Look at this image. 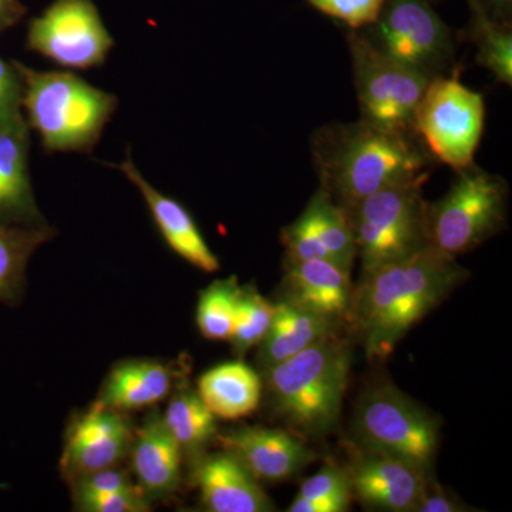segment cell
Listing matches in <instances>:
<instances>
[{"instance_id":"cell-1","label":"cell","mask_w":512,"mask_h":512,"mask_svg":"<svg viewBox=\"0 0 512 512\" xmlns=\"http://www.w3.org/2000/svg\"><path fill=\"white\" fill-rule=\"evenodd\" d=\"M456 256L430 247L363 272L355 291L350 323L362 338L369 359H386L397 343L466 279Z\"/></svg>"},{"instance_id":"cell-2","label":"cell","mask_w":512,"mask_h":512,"mask_svg":"<svg viewBox=\"0 0 512 512\" xmlns=\"http://www.w3.org/2000/svg\"><path fill=\"white\" fill-rule=\"evenodd\" d=\"M412 136L360 120L326 127L313 141L322 190L342 207L396 185L426 183L429 154Z\"/></svg>"},{"instance_id":"cell-3","label":"cell","mask_w":512,"mask_h":512,"mask_svg":"<svg viewBox=\"0 0 512 512\" xmlns=\"http://www.w3.org/2000/svg\"><path fill=\"white\" fill-rule=\"evenodd\" d=\"M15 67L23 84L22 106L46 150H90L117 109L116 96L73 73Z\"/></svg>"},{"instance_id":"cell-4","label":"cell","mask_w":512,"mask_h":512,"mask_svg":"<svg viewBox=\"0 0 512 512\" xmlns=\"http://www.w3.org/2000/svg\"><path fill=\"white\" fill-rule=\"evenodd\" d=\"M265 372L275 409L296 429L323 433L336 423L348 389L350 353L333 333Z\"/></svg>"},{"instance_id":"cell-5","label":"cell","mask_w":512,"mask_h":512,"mask_svg":"<svg viewBox=\"0 0 512 512\" xmlns=\"http://www.w3.org/2000/svg\"><path fill=\"white\" fill-rule=\"evenodd\" d=\"M424 183L377 191L345 208L363 272L409 258L430 247Z\"/></svg>"},{"instance_id":"cell-6","label":"cell","mask_w":512,"mask_h":512,"mask_svg":"<svg viewBox=\"0 0 512 512\" xmlns=\"http://www.w3.org/2000/svg\"><path fill=\"white\" fill-rule=\"evenodd\" d=\"M346 37L360 120L389 133L416 137L414 116L429 77L384 55L359 30H350Z\"/></svg>"},{"instance_id":"cell-7","label":"cell","mask_w":512,"mask_h":512,"mask_svg":"<svg viewBox=\"0 0 512 512\" xmlns=\"http://www.w3.org/2000/svg\"><path fill=\"white\" fill-rule=\"evenodd\" d=\"M456 173L447 194L429 205L431 245L451 256L464 254L495 234L507 211L503 178L474 164Z\"/></svg>"},{"instance_id":"cell-8","label":"cell","mask_w":512,"mask_h":512,"mask_svg":"<svg viewBox=\"0 0 512 512\" xmlns=\"http://www.w3.org/2000/svg\"><path fill=\"white\" fill-rule=\"evenodd\" d=\"M484 124V97L464 86L454 73L430 80L417 106L414 133L430 156L460 171L474 164Z\"/></svg>"},{"instance_id":"cell-9","label":"cell","mask_w":512,"mask_h":512,"mask_svg":"<svg viewBox=\"0 0 512 512\" xmlns=\"http://www.w3.org/2000/svg\"><path fill=\"white\" fill-rule=\"evenodd\" d=\"M359 32L384 55L430 80L453 69L454 35L430 0H386L376 22Z\"/></svg>"},{"instance_id":"cell-10","label":"cell","mask_w":512,"mask_h":512,"mask_svg":"<svg viewBox=\"0 0 512 512\" xmlns=\"http://www.w3.org/2000/svg\"><path fill=\"white\" fill-rule=\"evenodd\" d=\"M355 429L363 448L429 473L439 446V424L396 387H379L363 397Z\"/></svg>"},{"instance_id":"cell-11","label":"cell","mask_w":512,"mask_h":512,"mask_svg":"<svg viewBox=\"0 0 512 512\" xmlns=\"http://www.w3.org/2000/svg\"><path fill=\"white\" fill-rule=\"evenodd\" d=\"M30 49L70 69H89L107 59L113 37L92 0H55L29 25Z\"/></svg>"},{"instance_id":"cell-12","label":"cell","mask_w":512,"mask_h":512,"mask_svg":"<svg viewBox=\"0 0 512 512\" xmlns=\"http://www.w3.org/2000/svg\"><path fill=\"white\" fill-rule=\"evenodd\" d=\"M134 429L123 412L99 402L77 417L67 433L60 467L76 480L104 468L116 467L130 453Z\"/></svg>"},{"instance_id":"cell-13","label":"cell","mask_w":512,"mask_h":512,"mask_svg":"<svg viewBox=\"0 0 512 512\" xmlns=\"http://www.w3.org/2000/svg\"><path fill=\"white\" fill-rule=\"evenodd\" d=\"M352 493L369 508L390 512H417L427 494V474L419 468L363 448L349 468Z\"/></svg>"},{"instance_id":"cell-14","label":"cell","mask_w":512,"mask_h":512,"mask_svg":"<svg viewBox=\"0 0 512 512\" xmlns=\"http://www.w3.org/2000/svg\"><path fill=\"white\" fill-rule=\"evenodd\" d=\"M217 440L259 483L288 480L315 458L311 448L284 430L242 426L217 434Z\"/></svg>"},{"instance_id":"cell-15","label":"cell","mask_w":512,"mask_h":512,"mask_svg":"<svg viewBox=\"0 0 512 512\" xmlns=\"http://www.w3.org/2000/svg\"><path fill=\"white\" fill-rule=\"evenodd\" d=\"M111 167L119 170L143 195L165 242L170 245L175 254L207 274L220 269V261L208 247L207 241L202 237L200 228L195 224L187 208L148 183L147 178L134 164L131 153H127L123 161Z\"/></svg>"},{"instance_id":"cell-16","label":"cell","mask_w":512,"mask_h":512,"mask_svg":"<svg viewBox=\"0 0 512 512\" xmlns=\"http://www.w3.org/2000/svg\"><path fill=\"white\" fill-rule=\"evenodd\" d=\"M0 225H43L29 175V133L22 114L0 120Z\"/></svg>"},{"instance_id":"cell-17","label":"cell","mask_w":512,"mask_h":512,"mask_svg":"<svg viewBox=\"0 0 512 512\" xmlns=\"http://www.w3.org/2000/svg\"><path fill=\"white\" fill-rule=\"evenodd\" d=\"M200 490L205 510L211 512H271L275 505L269 500L261 483L241 463L222 453L201 457L192 471Z\"/></svg>"},{"instance_id":"cell-18","label":"cell","mask_w":512,"mask_h":512,"mask_svg":"<svg viewBox=\"0 0 512 512\" xmlns=\"http://www.w3.org/2000/svg\"><path fill=\"white\" fill-rule=\"evenodd\" d=\"M285 281L289 291L286 301L333 322L350 320L355 289L348 269L328 259H288Z\"/></svg>"},{"instance_id":"cell-19","label":"cell","mask_w":512,"mask_h":512,"mask_svg":"<svg viewBox=\"0 0 512 512\" xmlns=\"http://www.w3.org/2000/svg\"><path fill=\"white\" fill-rule=\"evenodd\" d=\"M130 454L137 484L148 498L167 497L180 487L183 450L157 413L134 430Z\"/></svg>"},{"instance_id":"cell-20","label":"cell","mask_w":512,"mask_h":512,"mask_svg":"<svg viewBox=\"0 0 512 512\" xmlns=\"http://www.w3.org/2000/svg\"><path fill=\"white\" fill-rule=\"evenodd\" d=\"M336 322L291 301L275 303L274 319L259 343V360L265 369L285 362L313 343L332 335Z\"/></svg>"},{"instance_id":"cell-21","label":"cell","mask_w":512,"mask_h":512,"mask_svg":"<svg viewBox=\"0 0 512 512\" xmlns=\"http://www.w3.org/2000/svg\"><path fill=\"white\" fill-rule=\"evenodd\" d=\"M197 393L215 417L238 420L258 409L262 380L245 363H224L200 377Z\"/></svg>"},{"instance_id":"cell-22","label":"cell","mask_w":512,"mask_h":512,"mask_svg":"<svg viewBox=\"0 0 512 512\" xmlns=\"http://www.w3.org/2000/svg\"><path fill=\"white\" fill-rule=\"evenodd\" d=\"M171 386L170 369L153 360H133L110 373L97 402L123 413L146 409L167 397Z\"/></svg>"},{"instance_id":"cell-23","label":"cell","mask_w":512,"mask_h":512,"mask_svg":"<svg viewBox=\"0 0 512 512\" xmlns=\"http://www.w3.org/2000/svg\"><path fill=\"white\" fill-rule=\"evenodd\" d=\"M52 235V229L45 224L35 227L0 225V302L18 301L30 256Z\"/></svg>"},{"instance_id":"cell-24","label":"cell","mask_w":512,"mask_h":512,"mask_svg":"<svg viewBox=\"0 0 512 512\" xmlns=\"http://www.w3.org/2000/svg\"><path fill=\"white\" fill-rule=\"evenodd\" d=\"M308 218L313 235L328 252L329 258L342 268L352 269L357 251L352 227L345 208L333 200L325 190L313 195L308 207L303 211Z\"/></svg>"},{"instance_id":"cell-25","label":"cell","mask_w":512,"mask_h":512,"mask_svg":"<svg viewBox=\"0 0 512 512\" xmlns=\"http://www.w3.org/2000/svg\"><path fill=\"white\" fill-rule=\"evenodd\" d=\"M161 419L183 453H197L218 434L217 417L207 409L198 393L188 387L174 394Z\"/></svg>"},{"instance_id":"cell-26","label":"cell","mask_w":512,"mask_h":512,"mask_svg":"<svg viewBox=\"0 0 512 512\" xmlns=\"http://www.w3.org/2000/svg\"><path fill=\"white\" fill-rule=\"evenodd\" d=\"M468 37L477 47V63L493 73L498 82L512 84V29L511 23H500L471 13Z\"/></svg>"},{"instance_id":"cell-27","label":"cell","mask_w":512,"mask_h":512,"mask_svg":"<svg viewBox=\"0 0 512 512\" xmlns=\"http://www.w3.org/2000/svg\"><path fill=\"white\" fill-rule=\"evenodd\" d=\"M241 292L242 288H239L235 278H228L214 282L201 293L197 308V325L204 338H231Z\"/></svg>"},{"instance_id":"cell-28","label":"cell","mask_w":512,"mask_h":512,"mask_svg":"<svg viewBox=\"0 0 512 512\" xmlns=\"http://www.w3.org/2000/svg\"><path fill=\"white\" fill-rule=\"evenodd\" d=\"M274 313L275 305L266 301L264 296L256 291L242 289L234 329L229 338L239 355H244L249 349L259 346L271 326Z\"/></svg>"},{"instance_id":"cell-29","label":"cell","mask_w":512,"mask_h":512,"mask_svg":"<svg viewBox=\"0 0 512 512\" xmlns=\"http://www.w3.org/2000/svg\"><path fill=\"white\" fill-rule=\"evenodd\" d=\"M386 0H308L309 5L352 30L367 28L379 18Z\"/></svg>"},{"instance_id":"cell-30","label":"cell","mask_w":512,"mask_h":512,"mask_svg":"<svg viewBox=\"0 0 512 512\" xmlns=\"http://www.w3.org/2000/svg\"><path fill=\"white\" fill-rule=\"evenodd\" d=\"M76 505L84 512H147L151 510L150 498L140 485L130 490L77 497Z\"/></svg>"},{"instance_id":"cell-31","label":"cell","mask_w":512,"mask_h":512,"mask_svg":"<svg viewBox=\"0 0 512 512\" xmlns=\"http://www.w3.org/2000/svg\"><path fill=\"white\" fill-rule=\"evenodd\" d=\"M299 497L322 500V498H343L352 501V485L346 468L323 467L318 474L308 478L299 490Z\"/></svg>"},{"instance_id":"cell-32","label":"cell","mask_w":512,"mask_h":512,"mask_svg":"<svg viewBox=\"0 0 512 512\" xmlns=\"http://www.w3.org/2000/svg\"><path fill=\"white\" fill-rule=\"evenodd\" d=\"M22 94V79L15 64L12 67L0 59V120L20 114Z\"/></svg>"},{"instance_id":"cell-33","label":"cell","mask_w":512,"mask_h":512,"mask_svg":"<svg viewBox=\"0 0 512 512\" xmlns=\"http://www.w3.org/2000/svg\"><path fill=\"white\" fill-rule=\"evenodd\" d=\"M471 13L500 23H511L512 0H467Z\"/></svg>"},{"instance_id":"cell-34","label":"cell","mask_w":512,"mask_h":512,"mask_svg":"<svg viewBox=\"0 0 512 512\" xmlns=\"http://www.w3.org/2000/svg\"><path fill=\"white\" fill-rule=\"evenodd\" d=\"M350 508V500L343 498H322V500H311V498L296 497L295 501L288 508L289 512H345Z\"/></svg>"},{"instance_id":"cell-35","label":"cell","mask_w":512,"mask_h":512,"mask_svg":"<svg viewBox=\"0 0 512 512\" xmlns=\"http://www.w3.org/2000/svg\"><path fill=\"white\" fill-rule=\"evenodd\" d=\"M464 508L450 497L443 494H427L424 495L423 501L419 505L417 512H460Z\"/></svg>"},{"instance_id":"cell-36","label":"cell","mask_w":512,"mask_h":512,"mask_svg":"<svg viewBox=\"0 0 512 512\" xmlns=\"http://www.w3.org/2000/svg\"><path fill=\"white\" fill-rule=\"evenodd\" d=\"M25 13L26 8L20 0H0V33L15 26Z\"/></svg>"}]
</instances>
